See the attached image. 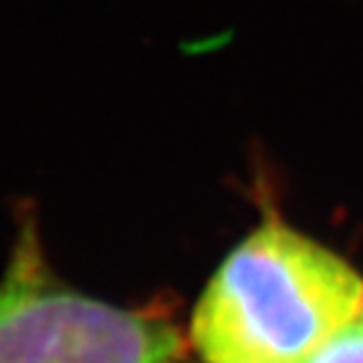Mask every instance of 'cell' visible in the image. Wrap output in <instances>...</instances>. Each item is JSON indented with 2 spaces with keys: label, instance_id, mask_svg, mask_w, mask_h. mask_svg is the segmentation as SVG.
<instances>
[{
  "label": "cell",
  "instance_id": "6da1fadb",
  "mask_svg": "<svg viewBox=\"0 0 363 363\" xmlns=\"http://www.w3.org/2000/svg\"><path fill=\"white\" fill-rule=\"evenodd\" d=\"M363 311V280L280 221L232 250L201 294L191 340L206 363H302Z\"/></svg>",
  "mask_w": 363,
  "mask_h": 363
},
{
  "label": "cell",
  "instance_id": "7a4b0ae2",
  "mask_svg": "<svg viewBox=\"0 0 363 363\" xmlns=\"http://www.w3.org/2000/svg\"><path fill=\"white\" fill-rule=\"evenodd\" d=\"M184 337L162 311L123 308L62 282L29 221L0 280V363H179Z\"/></svg>",
  "mask_w": 363,
  "mask_h": 363
},
{
  "label": "cell",
  "instance_id": "3957f363",
  "mask_svg": "<svg viewBox=\"0 0 363 363\" xmlns=\"http://www.w3.org/2000/svg\"><path fill=\"white\" fill-rule=\"evenodd\" d=\"M302 363H363V313Z\"/></svg>",
  "mask_w": 363,
  "mask_h": 363
},
{
  "label": "cell",
  "instance_id": "277c9868",
  "mask_svg": "<svg viewBox=\"0 0 363 363\" xmlns=\"http://www.w3.org/2000/svg\"><path fill=\"white\" fill-rule=\"evenodd\" d=\"M361 313H363V311H361Z\"/></svg>",
  "mask_w": 363,
  "mask_h": 363
}]
</instances>
